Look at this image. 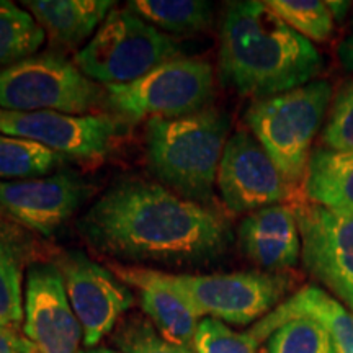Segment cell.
<instances>
[{"label": "cell", "instance_id": "4", "mask_svg": "<svg viewBox=\"0 0 353 353\" xmlns=\"http://www.w3.org/2000/svg\"><path fill=\"white\" fill-rule=\"evenodd\" d=\"M332 99V83L316 79L285 94L255 100L247 108L250 132L293 187L304 182L312 143L324 126Z\"/></svg>", "mask_w": 353, "mask_h": 353}, {"label": "cell", "instance_id": "23", "mask_svg": "<svg viewBox=\"0 0 353 353\" xmlns=\"http://www.w3.org/2000/svg\"><path fill=\"white\" fill-rule=\"evenodd\" d=\"M44 37L46 33L32 13L0 0V70L34 56Z\"/></svg>", "mask_w": 353, "mask_h": 353}, {"label": "cell", "instance_id": "26", "mask_svg": "<svg viewBox=\"0 0 353 353\" xmlns=\"http://www.w3.org/2000/svg\"><path fill=\"white\" fill-rule=\"evenodd\" d=\"M260 342L250 332H236L213 317H203L196 327L195 353H257Z\"/></svg>", "mask_w": 353, "mask_h": 353}, {"label": "cell", "instance_id": "7", "mask_svg": "<svg viewBox=\"0 0 353 353\" xmlns=\"http://www.w3.org/2000/svg\"><path fill=\"white\" fill-rule=\"evenodd\" d=\"M100 100L97 82L61 56H32L0 70V110L85 114Z\"/></svg>", "mask_w": 353, "mask_h": 353}, {"label": "cell", "instance_id": "16", "mask_svg": "<svg viewBox=\"0 0 353 353\" xmlns=\"http://www.w3.org/2000/svg\"><path fill=\"white\" fill-rule=\"evenodd\" d=\"M113 273L121 281L141 291V306L165 341L193 350L196 327L203 317L187 298L169 283L164 272L114 265Z\"/></svg>", "mask_w": 353, "mask_h": 353}, {"label": "cell", "instance_id": "2", "mask_svg": "<svg viewBox=\"0 0 353 353\" xmlns=\"http://www.w3.org/2000/svg\"><path fill=\"white\" fill-rule=\"evenodd\" d=\"M324 61L265 2L228 3L219 30V74L242 97L262 100L316 81Z\"/></svg>", "mask_w": 353, "mask_h": 353}, {"label": "cell", "instance_id": "24", "mask_svg": "<svg viewBox=\"0 0 353 353\" xmlns=\"http://www.w3.org/2000/svg\"><path fill=\"white\" fill-rule=\"evenodd\" d=\"M270 10L291 30L311 43H325L332 38L335 17L322 0H267Z\"/></svg>", "mask_w": 353, "mask_h": 353}, {"label": "cell", "instance_id": "22", "mask_svg": "<svg viewBox=\"0 0 353 353\" xmlns=\"http://www.w3.org/2000/svg\"><path fill=\"white\" fill-rule=\"evenodd\" d=\"M63 162V156L44 148L43 144L0 132V180L2 182L39 179V176L51 174Z\"/></svg>", "mask_w": 353, "mask_h": 353}, {"label": "cell", "instance_id": "3", "mask_svg": "<svg viewBox=\"0 0 353 353\" xmlns=\"http://www.w3.org/2000/svg\"><path fill=\"white\" fill-rule=\"evenodd\" d=\"M231 120L206 108L182 118H151L145 126L149 167L176 195L203 203L213 196Z\"/></svg>", "mask_w": 353, "mask_h": 353}, {"label": "cell", "instance_id": "31", "mask_svg": "<svg viewBox=\"0 0 353 353\" xmlns=\"http://www.w3.org/2000/svg\"><path fill=\"white\" fill-rule=\"evenodd\" d=\"M79 353H123V352H120V350H112V348H103V347H100V348H83V350H81Z\"/></svg>", "mask_w": 353, "mask_h": 353}, {"label": "cell", "instance_id": "1", "mask_svg": "<svg viewBox=\"0 0 353 353\" xmlns=\"http://www.w3.org/2000/svg\"><path fill=\"white\" fill-rule=\"evenodd\" d=\"M77 226L95 250L134 262H208L232 239L216 211L144 180L114 183Z\"/></svg>", "mask_w": 353, "mask_h": 353}, {"label": "cell", "instance_id": "10", "mask_svg": "<svg viewBox=\"0 0 353 353\" xmlns=\"http://www.w3.org/2000/svg\"><path fill=\"white\" fill-rule=\"evenodd\" d=\"M123 123L110 114L0 110V132L43 144L63 157L94 161L112 151Z\"/></svg>", "mask_w": 353, "mask_h": 353}, {"label": "cell", "instance_id": "18", "mask_svg": "<svg viewBox=\"0 0 353 353\" xmlns=\"http://www.w3.org/2000/svg\"><path fill=\"white\" fill-rule=\"evenodd\" d=\"M52 41L77 46L103 23L112 0H26L21 3Z\"/></svg>", "mask_w": 353, "mask_h": 353}, {"label": "cell", "instance_id": "28", "mask_svg": "<svg viewBox=\"0 0 353 353\" xmlns=\"http://www.w3.org/2000/svg\"><path fill=\"white\" fill-rule=\"evenodd\" d=\"M113 341L123 353H195L165 341L151 322L139 317L123 322L114 332Z\"/></svg>", "mask_w": 353, "mask_h": 353}, {"label": "cell", "instance_id": "11", "mask_svg": "<svg viewBox=\"0 0 353 353\" xmlns=\"http://www.w3.org/2000/svg\"><path fill=\"white\" fill-rule=\"evenodd\" d=\"M216 183L224 205L232 213H252L267 206L283 205L294 188L252 132L244 130L229 136Z\"/></svg>", "mask_w": 353, "mask_h": 353}, {"label": "cell", "instance_id": "27", "mask_svg": "<svg viewBox=\"0 0 353 353\" xmlns=\"http://www.w3.org/2000/svg\"><path fill=\"white\" fill-rule=\"evenodd\" d=\"M322 148L334 151L353 149V82L335 94L321 131Z\"/></svg>", "mask_w": 353, "mask_h": 353}, {"label": "cell", "instance_id": "17", "mask_svg": "<svg viewBox=\"0 0 353 353\" xmlns=\"http://www.w3.org/2000/svg\"><path fill=\"white\" fill-rule=\"evenodd\" d=\"M298 317L312 319L324 327L335 353H353V312L337 301L332 294L319 288L307 285L294 293L273 309L270 314L260 319L250 334L259 342L267 341V337L278 325Z\"/></svg>", "mask_w": 353, "mask_h": 353}, {"label": "cell", "instance_id": "20", "mask_svg": "<svg viewBox=\"0 0 353 353\" xmlns=\"http://www.w3.org/2000/svg\"><path fill=\"white\" fill-rule=\"evenodd\" d=\"M128 8L156 28L174 34H195L213 23L211 3L203 0H134Z\"/></svg>", "mask_w": 353, "mask_h": 353}, {"label": "cell", "instance_id": "30", "mask_svg": "<svg viewBox=\"0 0 353 353\" xmlns=\"http://www.w3.org/2000/svg\"><path fill=\"white\" fill-rule=\"evenodd\" d=\"M337 57L343 69L353 74V34L347 37L337 48Z\"/></svg>", "mask_w": 353, "mask_h": 353}, {"label": "cell", "instance_id": "15", "mask_svg": "<svg viewBox=\"0 0 353 353\" xmlns=\"http://www.w3.org/2000/svg\"><path fill=\"white\" fill-rule=\"evenodd\" d=\"M237 239L242 254L268 273L291 270L301 259L294 206L273 205L252 211L241 221Z\"/></svg>", "mask_w": 353, "mask_h": 353}, {"label": "cell", "instance_id": "19", "mask_svg": "<svg viewBox=\"0 0 353 353\" xmlns=\"http://www.w3.org/2000/svg\"><path fill=\"white\" fill-rule=\"evenodd\" d=\"M303 190L306 200L314 205L353 211V149H312Z\"/></svg>", "mask_w": 353, "mask_h": 353}, {"label": "cell", "instance_id": "13", "mask_svg": "<svg viewBox=\"0 0 353 353\" xmlns=\"http://www.w3.org/2000/svg\"><path fill=\"white\" fill-rule=\"evenodd\" d=\"M23 330L37 353L81 352L82 325L70 306L63 273L56 263H34L28 268Z\"/></svg>", "mask_w": 353, "mask_h": 353}, {"label": "cell", "instance_id": "6", "mask_svg": "<svg viewBox=\"0 0 353 353\" xmlns=\"http://www.w3.org/2000/svg\"><path fill=\"white\" fill-rule=\"evenodd\" d=\"M213 97V68L196 57L179 56L138 81L107 87L110 107L130 121L188 117L210 108Z\"/></svg>", "mask_w": 353, "mask_h": 353}, {"label": "cell", "instance_id": "25", "mask_svg": "<svg viewBox=\"0 0 353 353\" xmlns=\"http://www.w3.org/2000/svg\"><path fill=\"white\" fill-rule=\"evenodd\" d=\"M263 353H335L319 322L298 317L283 322L267 337Z\"/></svg>", "mask_w": 353, "mask_h": 353}, {"label": "cell", "instance_id": "8", "mask_svg": "<svg viewBox=\"0 0 353 353\" xmlns=\"http://www.w3.org/2000/svg\"><path fill=\"white\" fill-rule=\"evenodd\" d=\"M165 276L201 317L234 325L252 324L270 314L291 285L286 275L268 272L165 273Z\"/></svg>", "mask_w": 353, "mask_h": 353}, {"label": "cell", "instance_id": "29", "mask_svg": "<svg viewBox=\"0 0 353 353\" xmlns=\"http://www.w3.org/2000/svg\"><path fill=\"white\" fill-rule=\"evenodd\" d=\"M0 353H37L33 343L15 329L0 325Z\"/></svg>", "mask_w": 353, "mask_h": 353}, {"label": "cell", "instance_id": "12", "mask_svg": "<svg viewBox=\"0 0 353 353\" xmlns=\"http://www.w3.org/2000/svg\"><path fill=\"white\" fill-rule=\"evenodd\" d=\"M56 265L63 273L70 306L82 325L83 345L94 348L132 306V293L113 272L81 250L59 254Z\"/></svg>", "mask_w": 353, "mask_h": 353}, {"label": "cell", "instance_id": "14", "mask_svg": "<svg viewBox=\"0 0 353 353\" xmlns=\"http://www.w3.org/2000/svg\"><path fill=\"white\" fill-rule=\"evenodd\" d=\"M90 188L72 172L0 182V213L41 236H51L81 208Z\"/></svg>", "mask_w": 353, "mask_h": 353}, {"label": "cell", "instance_id": "9", "mask_svg": "<svg viewBox=\"0 0 353 353\" xmlns=\"http://www.w3.org/2000/svg\"><path fill=\"white\" fill-rule=\"evenodd\" d=\"M306 270L353 312V211L311 201L294 206Z\"/></svg>", "mask_w": 353, "mask_h": 353}, {"label": "cell", "instance_id": "5", "mask_svg": "<svg viewBox=\"0 0 353 353\" xmlns=\"http://www.w3.org/2000/svg\"><path fill=\"white\" fill-rule=\"evenodd\" d=\"M179 54V44L169 34L130 8H113L76 54V65L90 81L107 87L125 85Z\"/></svg>", "mask_w": 353, "mask_h": 353}, {"label": "cell", "instance_id": "21", "mask_svg": "<svg viewBox=\"0 0 353 353\" xmlns=\"http://www.w3.org/2000/svg\"><path fill=\"white\" fill-rule=\"evenodd\" d=\"M23 245L15 232L0 221V325L19 329L25 319L21 301Z\"/></svg>", "mask_w": 353, "mask_h": 353}]
</instances>
